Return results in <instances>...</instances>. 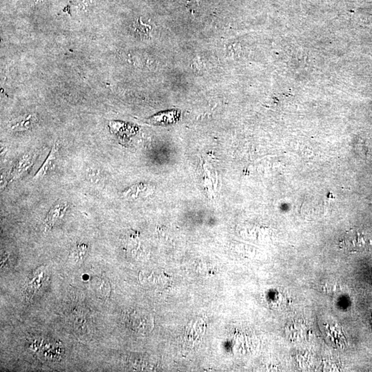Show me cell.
<instances>
[{
	"instance_id": "6da1fadb",
	"label": "cell",
	"mask_w": 372,
	"mask_h": 372,
	"mask_svg": "<svg viewBox=\"0 0 372 372\" xmlns=\"http://www.w3.org/2000/svg\"><path fill=\"white\" fill-rule=\"evenodd\" d=\"M339 246L349 253L363 254L372 252V233L363 230H351L340 238Z\"/></svg>"
},
{
	"instance_id": "7a4b0ae2",
	"label": "cell",
	"mask_w": 372,
	"mask_h": 372,
	"mask_svg": "<svg viewBox=\"0 0 372 372\" xmlns=\"http://www.w3.org/2000/svg\"><path fill=\"white\" fill-rule=\"evenodd\" d=\"M35 161V155L33 153H26L20 157L12 171L11 179L9 180L10 183L19 179L20 178L23 177L26 173H27L33 166Z\"/></svg>"
},
{
	"instance_id": "3957f363",
	"label": "cell",
	"mask_w": 372,
	"mask_h": 372,
	"mask_svg": "<svg viewBox=\"0 0 372 372\" xmlns=\"http://www.w3.org/2000/svg\"><path fill=\"white\" fill-rule=\"evenodd\" d=\"M67 208V203L64 201H59L52 206L44 222V227L46 231L53 227L54 224L64 215Z\"/></svg>"
},
{
	"instance_id": "277c9868",
	"label": "cell",
	"mask_w": 372,
	"mask_h": 372,
	"mask_svg": "<svg viewBox=\"0 0 372 372\" xmlns=\"http://www.w3.org/2000/svg\"><path fill=\"white\" fill-rule=\"evenodd\" d=\"M59 147H60V146H59V143H54L53 146L52 147L51 151H50L49 154H48L46 161H44L43 165H42L39 171H38L37 173L34 176V181H38V180L43 179V178L53 169L54 163H55L56 161L57 155H58L59 151Z\"/></svg>"
},
{
	"instance_id": "5b68a950",
	"label": "cell",
	"mask_w": 372,
	"mask_h": 372,
	"mask_svg": "<svg viewBox=\"0 0 372 372\" xmlns=\"http://www.w3.org/2000/svg\"><path fill=\"white\" fill-rule=\"evenodd\" d=\"M38 122L37 116L35 115H30L16 121L11 125V130L14 131H22L31 128Z\"/></svg>"
},
{
	"instance_id": "8992f818",
	"label": "cell",
	"mask_w": 372,
	"mask_h": 372,
	"mask_svg": "<svg viewBox=\"0 0 372 372\" xmlns=\"http://www.w3.org/2000/svg\"><path fill=\"white\" fill-rule=\"evenodd\" d=\"M177 115L175 110L168 111V112H164L162 113H159L153 116L150 119L151 123H155V124H160V123H171L174 122L175 120L172 119H169V117L173 116V115Z\"/></svg>"
}]
</instances>
